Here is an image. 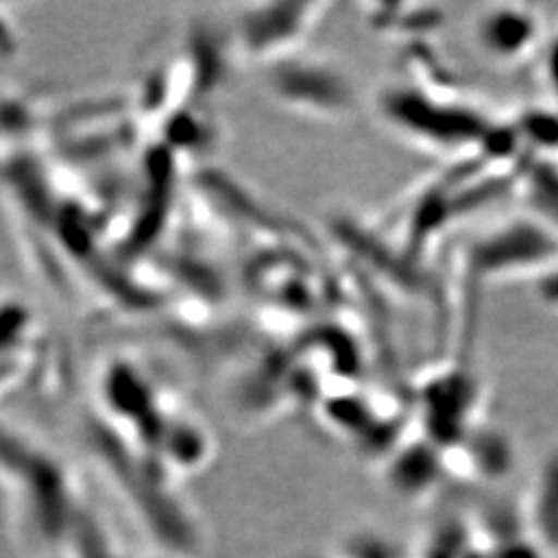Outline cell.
<instances>
[{
    "mask_svg": "<svg viewBox=\"0 0 558 558\" xmlns=\"http://www.w3.org/2000/svg\"><path fill=\"white\" fill-rule=\"evenodd\" d=\"M377 114L389 131L420 149L463 158L480 156L499 126L474 106L418 83L383 87Z\"/></svg>",
    "mask_w": 558,
    "mask_h": 558,
    "instance_id": "6da1fadb",
    "label": "cell"
},
{
    "mask_svg": "<svg viewBox=\"0 0 558 558\" xmlns=\"http://www.w3.org/2000/svg\"><path fill=\"white\" fill-rule=\"evenodd\" d=\"M558 265V234L530 211L499 221L472 240L465 253L470 278L484 286L544 278Z\"/></svg>",
    "mask_w": 558,
    "mask_h": 558,
    "instance_id": "7a4b0ae2",
    "label": "cell"
},
{
    "mask_svg": "<svg viewBox=\"0 0 558 558\" xmlns=\"http://www.w3.org/2000/svg\"><path fill=\"white\" fill-rule=\"evenodd\" d=\"M274 92L292 110L320 120L350 119L359 110L354 81L333 62L308 57L279 60L274 71Z\"/></svg>",
    "mask_w": 558,
    "mask_h": 558,
    "instance_id": "3957f363",
    "label": "cell"
},
{
    "mask_svg": "<svg viewBox=\"0 0 558 558\" xmlns=\"http://www.w3.org/2000/svg\"><path fill=\"white\" fill-rule=\"evenodd\" d=\"M484 408L478 379L459 366L437 373L420 389L424 435L440 451H453L480 430Z\"/></svg>",
    "mask_w": 558,
    "mask_h": 558,
    "instance_id": "277c9868",
    "label": "cell"
},
{
    "mask_svg": "<svg viewBox=\"0 0 558 558\" xmlns=\"http://www.w3.org/2000/svg\"><path fill=\"white\" fill-rule=\"evenodd\" d=\"M548 32L538 11L527 4H493L474 21L480 52L502 69L538 62Z\"/></svg>",
    "mask_w": 558,
    "mask_h": 558,
    "instance_id": "5b68a950",
    "label": "cell"
},
{
    "mask_svg": "<svg viewBox=\"0 0 558 558\" xmlns=\"http://www.w3.org/2000/svg\"><path fill=\"white\" fill-rule=\"evenodd\" d=\"M329 4L296 2L265 4L246 25V44L259 59L283 60L294 57L304 38L317 27Z\"/></svg>",
    "mask_w": 558,
    "mask_h": 558,
    "instance_id": "8992f818",
    "label": "cell"
},
{
    "mask_svg": "<svg viewBox=\"0 0 558 558\" xmlns=\"http://www.w3.org/2000/svg\"><path fill=\"white\" fill-rule=\"evenodd\" d=\"M445 472H451L445 451L428 439L399 442L389 463H385V478L403 499L418 500L430 495L439 488Z\"/></svg>",
    "mask_w": 558,
    "mask_h": 558,
    "instance_id": "52a82bcc",
    "label": "cell"
},
{
    "mask_svg": "<svg viewBox=\"0 0 558 558\" xmlns=\"http://www.w3.org/2000/svg\"><path fill=\"white\" fill-rule=\"evenodd\" d=\"M530 519L539 546L558 555V453L548 456L539 468L530 493Z\"/></svg>",
    "mask_w": 558,
    "mask_h": 558,
    "instance_id": "ba28073f",
    "label": "cell"
},
{
    "mask_svg": "<svg viewBox=\"0 0 558 558\" xmlns=\"http://www.w3.org/2000/svg\"><path fill=\"white\" fill-rule=\"evenodd\" d=\"M521 195L527 211L558 234V161L530 160L518 172Z\"/></svg>",
    "mask_w": 558,
    "mask_h": 558,
    "instance_id": "9c48e42d",
    "label": "cell"
},
{
    "mask_svg": "<svg viewBox=\"0 0 558 558\" xmlns=\"http://www.w3.org/2000/svg\"><path fill=\"white\" fill-rule=\"evenodd\" d=\"M519 145L532 160L558 161V106H536L511 124Z\"/></svg>",
    "mask_w": 558,
    "mask_h": 558,
    "instance_id": "30bf717a",
    "label": "cell"
},
{
    "mask_svg": "<svg viewBox=\"0 0 558 558\" xmlns=\"http://www.w3.org/2000/svg\"><path fill=\"white\" fill-rule=\"evenodd\" d=\"M538 64L542 80L548 87V94L558 106V29L548 32L544 46L539 50Z\"/></svg>",
    "mask_w": 558,
    "mask_h": 558,
    "instance_id": "8fae6325",
    "label": "cell"
},
{
    "mask_svg": "<svg viewBox=\"0 0 558 558\" xmlns=\"http://www.w3.org/2000/svg\"><path fill=\"white\" fill-rule=\"evenodd\" d=\"M536 296L548 311L558 313V265L536 281Z\"/></svg>",
    "mask_w": 558,
    "mask_h": 558,
    "instance_id": "7c38bea8",
    "label": "cell"
}]
</instances>
